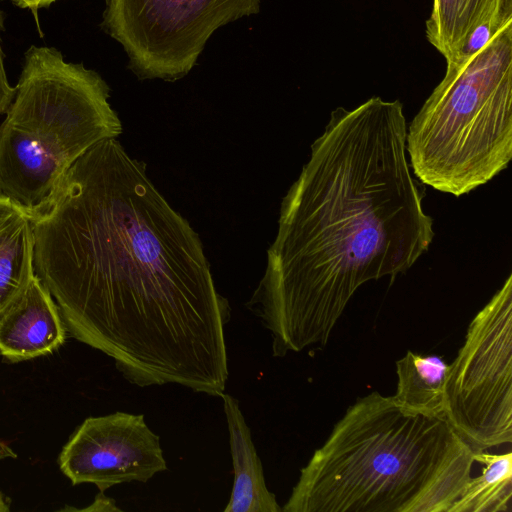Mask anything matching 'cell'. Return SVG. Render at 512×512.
Wrapping results in <instances>:
<instances>
[{"mask_svg":"<svg viewBox=\"0 0 512 512\" xmlns=\"http://www.w3.org/2000/svg\"><path fill=\"white\" fill-rule=\"evenodd\" d=\"M475 451L444 415L374 391L358 398L300 471L283 512H448Z\"/></svg>","mask_w":512,"mask_h":512,"instance_id":"obj_3","label":"cell"},{"mask_svg":"<svg viewBox=\"0 0 512 512\" xmlns=\"http://www.w3.org/2000/svg\"><path fill=\"white\" fill-rule=\"evenodd\" d=\"M447 369L448 364L441 357L407 351L396 362L398 381L394 399L415 411L444 415Z\"/></svg>","mask_w":512,"mask_h":512,"instance_id":"obj_13","label":"cell"},{"mask_svg":"<svg viewBox=\"0 0 512 512\" xmlns=\"http://www.w3.org/2000/svg\"><path fill=\"white\" fill-rule=\"evenodd\" d=\"M81 511H100V512H111V511H122L120 509L115 501L107 496H105L104 491H99V493L96 495L94 502L83 509H78Z\"/></svg>","mask_w":512,"mask_h":512,"instance_id":"obj_16","label":"cell"},{"mask_svg":"<svg viewBox=\"0 0 512 512\" xmlns=\"http://www.w3.org/2000/svg\"><path fill=\"white\" fill-rule=\"evenodd\" d=\"M413 174L456 197L512 159V23L475 52L447 62L445 76L406 131Z\"/></svg>","mask_w":512,"mask_h":512,"instance_id":"obj_5","label":"cell"},{"mask_svg":"<svg viewBox=\"0 0 512 512\" xmlns=\"http://www.w3.org/2000/svg\"><path fill=\"white\" fill-rule=\"evenodd\" d=\"M399 100L338 107L284 196L263 277L246 307L272 355L324 346L356 290L410 269L433 219L412 176Z\"/></svg>","mask_w":512,"mask_h":512,"instance_id":"obj_2","label":"cell"},{"mask_svg":"<svg viewBox=\"0 0 512 512\" xmlns=\"http://www.w3.org/2000/svg\"><path fill=\"white\" fill-rule=\"evenodd\" d=\"M109 96L95 70L66 62L54 47L31 45L0 125V193L34 209L84 153L117 138L122 124Z\"/></svg>","mask_w":512,"mask_h":512,"instance_id":"obj_4","label":"cell"},{"mask_svg":"<svg viewBox=\"0 0 512 512\" xmlns=\"http://www.w3.org/2000/svg\"><path fill=\"white\" fill-rule=\"evenodd\" d=\"M58 463L73 485L92 483L104 492L121 483H146L167 470L160 438L144 415L120 411L85 419Z\"/></svg>","mask_w":512,"mask_h":512,"instance_id":"obj_8","label":"cell"},{"mask_svg":"<svg viewBox=\"0 0 512 512\" xmlns=\"http://www.w3.org/2000/svg\"><path fill=\"white\" fill-rule=\"evenodd\" d=\"M4 31V15L0 9V115L6 113L12 103L16 87L10 85L5 69V54L2 48L1 34Z\"/></svg>","mask_w":512,"mask_h":512,"instance_id":"obj_15","label":"cell"},{"mask_svg":"<svg viewBox=\"0 0 512 512\" xmlns=\"http://www.w3.org/2000/svg\"><path fill=\"white\" fill-rule=\"evenodd\" d=\"M9 511V503L7 499L3 496L2 493H0V512H7Z\"/></svg>","mask_w":512,"mask_h":512,"instance_id":"obj_18","label":"cell"},{"mask_svg":"<svg viewBox=\"0 0 512 512\" xmlns=\"http://www.w3.org/2000/svg\"><path fill=\"white\" fill-rule=\"evenodd\" d=\"M512 23V0H433L428 41L446 62L459 58L476 32L490 36Z\"/></svg>","mask_w":512,"mask_h":512,"instance_id":"obj_10","label":"cell"},{"mask_svg":"<svg viewBox=\"0 0 512 512\" xmlns=\"http://www.w3.org/2000/svg\"><path fill=\"white\" fill-rule=\"evenodd\" d=\"M34 272L77 340L131 384L217 396L228 380V300L202 242L116 140L98 142L27 210Z\"/></svg>","mask_w":512,"mask_h":512,"instance_id":"obj_1","label":"cell"},{"mask_svg":"<svg viewBox=\"0 0 512 512\" xmlns=\"http://www.w3.org/2000/svg\"><path fill=\"white\" fill-rule=\"evenodd\" d=\"M474 459L483 465L482 473L470 478L448 512H511L512 453L477 451Z\"/></svg>","mask_w":512,"mask_h":512,"instance_id":"obj_14","label":"cell"},{"mask_svg":"<svg viewBox=\"0 0 512 512\" xmlns=\"http://www.w3.org/2000/svg\"><path fill=\"white\" fill-rule=\"evenodd\" d=\"M65 340L60 310L34 275L25 291L0 315V353L13 362L46 355Z\"/></svg>","mask_w":512,"mask_h":512,"instance_id":"obj_9","label":"cell"},{"mask_svg":"<svg viewBox=\"0 0 512 512\" xmlns=\"http://www.w3.org/2000/svg\"><path fill=\"white\" fill-rule=\"evenodd\" d=\"M261 0H105L100 27L139 80L174 82L196 64L220 27L260 12Z\"/></svg>","mask_w":512,"mask_h":512,"instance_id":"obj_7","label":"cell"},{"mask_svg":"<svg viewBox=\"0 0 512 512\" xmlns=\"http://www.w3.org/2000/svg\"><path fill=\"white\" fill-rule=\"evenodd\" d=\"M444 395L445 417L475 451L511 443V274L469 324Z\"/></svg>","mask_w":512,"mask_h":512,"instance_id":"obj_6","label":"cell"},{"mask_svg":"<svg viewBox=\"0 0 512 512\" xmlns=\"http://www.w3.org/2000/svg\"><path fill=\"white\" fill-rule=\"evenodd\" d=\"M223 410L229 432L234 480L224 512H281L274 493L267 488L261 459L251 429L239 407V401L222 393Z\"/></svg>","mask_w":512,"mask_h":512,"instance_id":"obj_11","label":"cell"},{"mask_svg":"<svg viewBox=\"0 0 512 512\" xmlns=\"http://www.w3.org/2000/svg\"><path fill=\"white\" fill-rule=\"evenodd\" d=\"M16 6L22 9H28L33 13V16L36 20L37 26H39L38 21V11L42 8L49 7L52 3L58 0H11Z\"/></svg>","mask_w":512,"mask_h":512,"instance_id":"obj_17","label":"cell"},{"mask_svg":"<svg viewBox=\"0 0 512 512\" xmlns=\"http://www.w3.org/2000/svg\"><path fill=\"white\" fill-rule=\"evenodd\" d=\"M33 260L29 213L0 193V315L28 287L35 275Z\"/></svg>","mask_w":512,"mask_h":512,"instance_id":"obj_12","label":"cell"}]
</instances>
